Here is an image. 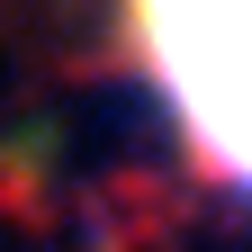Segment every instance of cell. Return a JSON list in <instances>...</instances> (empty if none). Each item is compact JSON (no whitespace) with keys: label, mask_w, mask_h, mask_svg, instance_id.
I'll return each instance as SVG.
<instances>
[{"label":"cell","mask_w":252,"mask_h":252,"mask_svg":"<svg viewBox=\"0 0 252 252\" xmlns=\"http://www.w3.org/2000/svg\"><path fill=\"white\" fill-rule=\"evenodd\" d=\"M144 72L189 153L252 198V0H126Z\"/></svg>","instance_id":"obj_1"}]
</instances>
